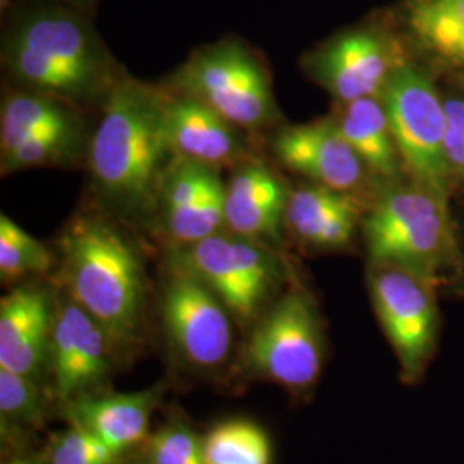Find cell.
<instances>
[{
    "instance_id": "21",
    "label": "cell",
    "mask_w": 464,
    "mask_h": 464,
    "mask_svg": "<svg viewBox=\"0 0 464 464\" xmlns=\"http://www.w3.org/2000/svg\"><path fill=\"white\" fill-rule=\"evenodd\" d=\"M69 105L34 90L9 93L0 112V155L9 153L34 136L78 126Z\"/></svg>"
},
{
    "instance_id": "23",
    "label": "cell",
    "mask_w": 464,
    "mask_h": 464,
    "mask_svg": "<svg viewBox=\"0 0 464 464\" xmlns=\"http://www.w3.org/2000/svg\"><path fill=\"white\" fill-rule=\"evenodd\" d=\"M205 464H272L266 430L246 420H229L203 437Z\"/></svg>"
},
{
    "instance_id": "4",
    "label": "cell",
    "mask_w": 464,
    "mask_h": 464,
    "mask_svg": "<svg viewBox=\"0 0 464 464\" xmlns=\"http://www.w3.org/2000/svg\"><path fill=\"white\" fill-rule=\"evenodd\" d=\"M372 264L404 266L435 285L459 268L448 199L430 189L389 191L365 220Z\"/></svg>"
},
{
    "instance_id": "31",
    "label": "cell",
    "mask_w": 464,
    "mask_h": 464,
    "mask_svg": "<svg viewBox=\"0 0 464 464\" xmlns=\"http://www.w3.org/2000/svg\"><path fill=\"white\" fill-rule=\"evenodd\" d=\"M119 464H121V463H119ZM128 464H149V463H147V461H143V463H128Z\"/></svg>"
},
{
    "instance_id": "22",
    "label": "cell",
    "mask_w": 464,
    "mask_h": 464,
    "mask_svg": "<svg viewBox=\"0 0 464 464\" xmlns=\"http://www.w3.org/2000/svg\"><path fill=\"white\" fill-rule=\"evenodd\" d=\"M410 24L427 49L464 67V0H418Z\"/></svg>"
},
{
    "instance_id": "17",
    "label": "cell",
    "mask_w": 464,
    "mask_h": 464,
    "mask_svg": "<svg viewBox=\"0 0 464 464\" xmlns=\"http://www.w3.org/2000/svg\"><path fill=\"white\" fill-rule=\"evenodd\" d=\"M289 193L266 164L239 167L226 184V227L258 243L281 245Z\"/></svg>"
},
{
    "instance_id": "14",
    "label": "cell",
    "mask_w": 464,
    "mask_h": 464,
    "mask_svg": "<svg viewBox=\"0 0 464 464\" xmlns=\"http://www.w3.org/2000/svg\"><path fill=\"white\" fill-rule=\"evenodd\" d=\"M274 151L289 170L337 191L351 193L365 179L366 166L335 119L284 130L274 141Z\"/></svg>"
},
{
    "instance_id": "29",
    "label": "cell",
    "mask_w": 464,
    "mask_h": 464,
    "mask_svg": "<svg viewBox=\"0 0 464 464\" xmlns=\"http://www.w3.org/2000/svg\"><path fill=\"white\" fill-rule=\"evenodd\" d=\"M446 105V159L450 174L464 178V99L444 100Z\"/></svg>"
},
{
    "instance_id": "26",
    "label": "cell",
    "mask_w": 464,
    "mask_h": 464,
    "mask_svg": "<svg viewBox=\"0 0 464 464\" xmlns=\"http://www.w3.org/2000/svg\"><path fill=\"white\" fill-rule=\"evenodd\" d=\"M0 416L4 427L38 425L45 416V399L36 379L0 368Z\"/></svg>"
},
{
    "instance_id": "11",
    "label": "cell",
    "mask_w": 464,
    "mask_h": 464,
    "mask_svg": "<svg viewBox=\"0 0 464 464\" xmlns=\"http://www.w3.org/2000/svg\"><path fill=\"white\" fill-rule=\"evenodd\" d=\"M114 349L109 332L76 301L57 303L49 356L57 399L69 404L90 396L111 372Z\"/></svg>"
},
{
    "instance_id": "1",
    "label": "cell",
    "mask_w": 464,
    "mask_h": 464,
    "mask_svg": "<svg viewBox=\"0 0 464 464\" xmlns=\"http://www.w3.org/2000/svg\"><path fill=\"white\" fill-rule=\"evenodd\" d=\"M103 99L90 143L92 178L119 214L147 216L159 199L162 164L170 153L162 92L119 78Z\"/></svg>"
},
{
    "instance_id": "2",
    "label": "cell",
    "mask_w": 464,
    "mask_h": 464,
    "mask_svg": "<svg viewBox=\"0 0 464 464\" xmlns=\"http://www.w3.org/2000/svg\"><path fill=\"white\" fill-rule=\"evenodd\" d=\"M66 295L109 332L116 346L138 339L145 270L130 239L100 216L74 217L61 236Z\"/></svg>"
},
{
    "instance_id": "6",
    "label": "cell",
    "mask_w": 464,
    "mask_h": 464,
    "mask_svg": "<svg viewBox=\"0 0 464 464\" xmlns=\"http://www.w3.org/2000/svg\"><path fill=\"white\" fill-rule=\"evenodd\" d=\"M172 84L176 92L201 100L239 130H262L277 119L266 67L237 42L199 50Z\"/></svg>"
},
{
    "instance_id": "30",
    "label": "cell",
    "mask_w": 464,
    "mask_h": 464,
    "mask_svg": "<svg viewBox=\"0 0 464 464\" xmlns=\"http://www.w3.org/2000/svg\"><path fill=\"white\" fill-rule=\"evenodd\" d=\"M4 464H40L36 463L34 459L32 458H14V459H11V461H7V463Z\"/></svg>"
},
{
    "instance_id": "10",
    "label": "cell",
    "mask_w": 464,
    "mask_h": 464,
    "mask_svg": "<svg viewBox=\"0 0 464 464\" xmlns=\"http://www.w3.org/2000/svg\"><path fill=\"white\" fill-rule=\"evenodd\" d=\"M162 318L169 341L184 363L212 372L227 362L234 316L205 282L179 266H172L167 279Z\"/></svg>"
},
{
    "instance_id": "27",
    "label": "cell",
    "mask_w": 464,
    "mask_h": 464,
    "mask_svg": "<svg viewBox=\"0 0 464 464\" xmlns=\"http://www.w3.org/2000/svg\"><path fill=\"white\" fill-rule=\"evenodd\" d=\"M149 464H205L203 439L184 423H167L147 444Z\"/></svg>"
},
{
    "instance_id": "5",
    "label": "cell",
    "mask_w": 464,
    "mask_h": 464,
    "mask_svg": "<svg viewBox=\"0 0 464 464\" xmlns=\"http://www.w3.org/2000/svg\"><path fill=\"white\" fill-rule=\"evenodd\" d=\"M245 363L253 375L295 394L315 387L325 365V335L316 303L304 287L291 285L258 320Z\"/></svg>"
},
{
    "instance_id": "20",
    "label": "cell",
    "mask_w": 464,
    "mask_h": 464,
    "mask_svg": "<svg viewBox=\"0 0 464 464\" xmlns=\"http://www.w3.org/2000/svg\"><path fill=\"white\" fill-rule=\"evenodd\" d=\"M335 121L368 170L383 178L398 176L402 160L381 97L343 103Z\"/></svg>"
},
{
    "instance_id": "19",
    "label": "cell",
    "mask_w": 464,
    "mask_h": 464,
    "mask_svg": "<svg viewBox=\"0 0 464 464\" xmlns=\"http://www.w3.org/2000/svg\"><path fill=\"white\" fill-rule=\"evenodd\" d=\"M285 222L312 248H346L358 229L360 205L351 193L314 184L289 193Z\"/></svg>"
},
{
    "instance_id": "16",
    "label": "cell",
    "mask_w": 464,
    "mask_h": 464,
    "mask_svg": "<svg viewBox=\"0 0 464 464\" xmlns=\"http://www.w3.org/2000/svg\"><path fill=\"white\" fill-rule=\"evenodd\" d=\"M55 306L47 289L26 284L0 301V368L38 379L49 362Z\"/></svg>"
},
{
    "instance_id": "8",
    "label": "cell",
    "mask_w": 464,
    "mask_h": 464,
    "mask_svg": "<svg viewBox=\"0 0 464 464\" xmlns=\"http://www.w3.org/2000/svg\"><path fill=\"white\" fill-rule=\"evenodd\" d=\"M368 287L375 315L396 354L401 381H423L439 348L435 284L404 266L372 264Z\"/></svg>"
},
{
    "instance_id": "15",
    "label": "cell",
    "mask_w": 464,
    "mask_h": 464,
    "mask_svg": "<svg viewBox=\"0 0 464 464\" xmlns=\"http://www.w3.org/2000/svg\"><path fill=\"white\" fill-rule=\"evenodd\" d=\"M169 149L176 159L220 169L243 155L239 128L201 100L181 92H162Z\"/></svg>"
},
{
    "instance_id": "24",
    "label": "cell",
    "mask_w": 464,
    "mask_h": 464,
    "mask_svg": "<svg viewBox=\"0 0 464 464\" xmlns=\"http://www.w3.org/2000/svg\"><path fill=\"white\" fill-rule=\"evenodd\" d=\"M52 268V255L38 239L21 229L5 214L0 216V277L14 282L44 276Z\"/></svg>"
},
{
    "instance_id": "13",
    "label": "cell",
    "mask_w": 464,
    "mask_h": 464,
    "mask_svg": "<svg viewBox=\"0 0 464 464\" xmlns=\"http://www.w3.org/2000/svg\"><path fill=\"white\" fill-rule=\"evenodd\" d=\"M401 64L389 40L373 30H353L334 38L312 63V76L335 100L379 97L392 71Z\"/></svg>"
},
{
    "instance_id": "3",
    "label": "cell",
    "mask_w": 464,
    "mask_h": 464,
    "mask_svg": "<svg viewBox=\"0 0 464 464\" xmlns=\"http://www.w3.org/2000/svg\"><path fill=\"white\" fill-rule=\"evenodd\" d=\"M4 66L26 90L66 103L105 97L119 80L83 21L50 7L19 17L4 44Z\"/></svg>"
},
{
    "instance_id": "28",
    "label": "cell",
    "mask_w": 464,
    "mask_h": 464,
    "mask_svg": "<svg viewBox=\"0 0 464 464\" xmlns=\"http://www.w3.org/2000/svg\"><path fill=\"white\" fill-rule=\"evenodd\" d=\"M119 454L78 425L57 433L50 442L47 464H119Z\"/></svg>"
},
{
    "instance_id": "18",
    "label": "cell",
    "mask_w": 464,
    "mask_h": 464,
    "mask_svg": "<svg viewBox=\"0 0 464 464\" xmlns=\"http://www.w3.org/2000/svg\"><path fill=\"white\" fill-rule=\"evenodd\" d=\"M157 401V389L130 394H90L69 402L66 410L72 425L90 431L122 456L149 437L150 420Z\"/></svg>"
},
{
    "instance_id": "25",
    "label": "cell",
    "mask_w": 464,
    "mask_h": 464,
    "mask_svg": "<svg viewBox=\"0 0 464 464\" xmlns=\"http://www.w3.org/2000/svg\"><path fill=\"white\" fill-rule=\"evenodd\" d=\"M80 147V126L34 136L5 155H0V170L4 176L32 167L64 164L76 155Z\"/></svg>"
},
{
    "instance_id": "12",
    "label": "cell",
    "mask_w": 464,
    "mask_h": 464,
    "mask_svg": "<svg viewBox=\"0 0 464 464\" xmlns=\"http://www.w3.org/2000/svg\"><path fill=\"white\" fill-rule=\"evenodd\" d=\"M159 199L162 227L176 249L226 227V184L212 167L176 159L164 172Z\"/></svg>"
},
{
    "instance_id": "9",
    "label": "cell",
    "mask_w": 464,
    "mask_h": 464,
    "mask_svg": "<svg viewBox=\"0 0 464 464\" xmlns=\"http://www.w3.org/2000/svg\"><path fill=\"white\" fill-rule=\"evenodd\" d=\"M174 266L205 282L245 325L258 320L266 298L281 281V266L266 245L231 231L178 249Z\"/></svg>"
},
{
    "instance_id": "7",
    "label": "cell",
    "mask_w": 464,
    "mask_h": 464,
    "mask_svg": "<svg viewBox=\"0 0 464 464\" xmlns=\"http://www.w3.org/2000/svg\"><path fill=\"white\" fill-rule=\"evenodd\" d=\"M389 117L402 166L418 186L448 199L446 105L435 84L420 69L401 63L379 95Z\"/></svg>"
}]
</instances>
